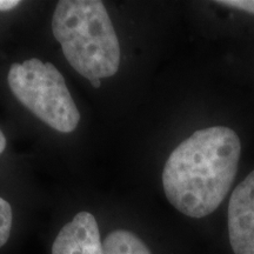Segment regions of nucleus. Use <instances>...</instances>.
I'll use <instances>...</instances> for the list:
<instances>
[{
	"mask_svg": "<svg viewBox=\"0 0 254 254\" xmlns=\"http://www.w3.org/2000/svg\"><path fill=\"white\" fill-rule=\"evenodd\" d=\"M228 234L234 254H254V171L232 193Z\"/></svg>",
	"mask_w": 254,
	"mask_h": 254,
	"instance_id": "20e7f679",
	"label": "nucleus"
},
{
	"mask_svg": "<svg viewBox=\"0 0 254 254\" xmlns=\"http://www.w3.org/2000/svg\"><path fill=\"white\" fill-rule=\"evenodd\" d=\"M5 148H6V138L4 133H2L1 129H0V154L5 151Z\"/></svg>",
	"mask_w": 254,
	"mask_h": 254,
	"instance_id": "9d476101",
	"label": "nucleus"
},
{
	"mask_svg": "<svg viewBox=\"0 0 254 254\" xmlns=\"http://www.w3.org/2000/svg\"><path fill=\"white\" fill-rule=\"evenodd\" d=\"M103 254H152L140 238L131 231L116 230L105 238Z\"/></svg>",
	"mask_w": 254,
	"mask_h": 254,
	"instance_id": "423d86ee",
	"label": "nucleus"
},
{
	"mask_svg": "<svg viewBox=\"0 0 254 254\" xmlns=\"http://www.w3.org/2000/svg\"><path fill=\"white\" fill-rule=\"evenodd\" d=\"M90 82L94 88H99L101 86V79H92Z\"/></svg>",
	"mask_w": 254,
	"mask_h": 254,
	"instance_id": "9b49d317",
	"label": "nucleus"
},
{
	"mask_svg": "<svg viewBox=\"0 0 254 254\" xmlns=\"http://www.w3.org/2000/svg\"><path fill=\"white\" fill-rule=\"evenodd\" d=\"M7 84L19 103L46 125L62 133L77 128L80 113L63 74L52 63L32 58L12 64Z\"/></svg>",
	"mask_w": 254,
	"mask_h": 254,
	"instance_id": "7ed1b4c3",
	"label": "nucleus"
},
{
	"mask_svg": "<svg viewBox=\"0 0 254 254\" xmlns=\"http://www.w3.org/2000/svg\"><path fill=\"white\" fill-rule=\"evenodd\" d=\"M20 4L19 0H0V11L6 12L13 9Z\"/></svg>",
	"mask_w": 254,
	"mask_h": 254,
	"instance_id": "1a4fd4ad",
	"label": "nucleus"
},
{
	"mask_svg": "<svg viewBox=\"0 0 254 254\" xmlns=\"http://www.w3.org/2000/svg\"><path fill=\"white\" fill-rule=\"evenodd\" d=\"M240 154V139L230 127L198 129L165 164L163 186L168 201L190 218L213 213L230 192Z\"/></svg>",
	"mask_w": 254,
	"mask_h": 254,
	"instance_id": "f257e3e1",
	"label": "nucleus"
},
{
	"mask_svg": "<svg viewBox=\"0 0 254 254\" xmlns=\"http://www.w3.org/2000/svg\"><path fill=\"white\" fill-rule=\"evenodd\" d=\"M52 32L69 65L88 80L112 77L119 69V39L103 1H58Z\"/></svg>",
	"mask_w": 254,
	"mask_h": 254,
	"instance_id": "f03ea898",
	"label": "nucleus"
},
{
	"mask_svg": "<svg viewBox=\"0 0 254 254\" xmlns=\"http://www.w3.org/2000/svg\"><path fill=\"white\" fill-rule=\"evenodd\" d=\"M217 2L228 6V7H234L241 9V11H245L247 13L254 14V0H222V1Z\"/></svg>",
	"mask_w": 254,
	"mask_h": 254,
	"instance_id": "6e6552de",
	"label": "nucleus"
},
{
	"mask_svg": "<svg viewBox=\"0 0 254 254\" xmlns=\"http://www.w3.org/2000/svg\"><path fill=\"white\" fill-rule=\"evenodd\" d=\"M13 226V211L11 205L0 196V249L8 243Z\"/></svg>",
	"mask_w": 254,
	"mask_h": 254,
	"instance_id": "0eeeda50",
	"label": "nucleus"
},
{
	"mask_svg": "<svg viewBox=\"0 0 254 254\" xmlns=\"http://www.w3.org/2000/svg\"><path fill=\"white\" fill-rule=\"evenodd\" d=\"M52 254H103L100 232L94 215L90 212L75 214L53 241Z\"/></svg>",
	"mask_w": 254,
	"mask_h": 254,
	"instance_id": "39448f33",
	"label": "nucleus"
}]
</instances>
